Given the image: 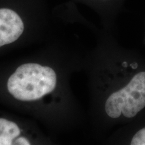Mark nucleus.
Masks as SVG:
<instances>
[{
    "instance_id": "1",
    "label": "nucleus",
    "mask_w": 145,
    "mask_h": 145,
    "mask_svg": "<svg viewBox=\"0 0 145 145\" xmlns=\"http://www.w3.org/2000/svg\"><path fill=\"white\" fill-rule=\"evenodd\" d=\"M73 59L39 57L19 61L5 70L1 95L16 113L52 131L74 129L81 114L71 86L81 71Z\"/></svg>"
},
{
    "instance_id": "2",
    "label": "nucleus",
    "mask_w": 145,
    "mask_h": 145,
    "mask_svg": "<svg viewBox=\"0 0 145 145\" xmlns=\"http://www.w3.org/2000/svg\"><path fill=\"white\" fill-rule=\"evenodd\" d=\"M103 112L106 118H132L145 108V71L138 72L128 84L106 94Z\"/></svg>"
},
{
    "instance_id": "3",
    "label": "nucleus",
    "mask_w": 145,
    "mask_h": 145,
    "mask_svg": "<svg viewBox=\"0 0 145 145\" xmlns=\"http://www.w3.org/2000/svg\"><path fill=\"white\" fill-rule=\"evenodd\" d=\"M41 126L18 113L0 116V145H37L47 141Z\"/></svg>"
},
{
    "instance_id": "4",
    "label": "nucleus",
    "mask_w": 145,
    "mask_h": 145,
    "mask_svg": "<svg viewBox=\"0 0 145 145\" xmlns=\"http://www.w3.org/2000/svg\"><path fill=\"white\" fill-rule=\"evenodd\" d=\"M25 32L20 16L10 9H0V48L15 43Z\"/></svg>"
},
{
    "instance_id": "5",
    "label": "nucleus",
    "mask_w": 145,
    "mask_h": 145,
    "mask_svg": "<svg viewBox=\"0 0 145 145\" xmlns=\"http://www.w3.org/2000/svg\"><path fill=\"white\" fill-rule=\"evenodd\" d=\"M130 145H145V128L135 134L132 138Z\"/></svg>"
}]
</instances>
